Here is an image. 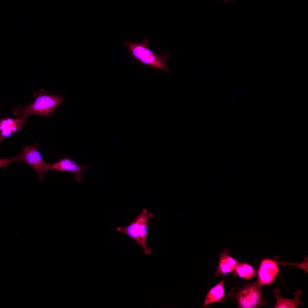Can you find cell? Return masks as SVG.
Here are the masks:
<instances>
[{
	"label": "cell",
	"instance_id": "13",
	"mask_svg": "<svg viewBox=\"0 0 308 308\" xmlns=\"http://www.w3.org/2000/svg\"><path fill=\"white\" fill-rule=\"evenodd\" d=\"M273 260L278 265H288L296 266L302 269L308 273V259L307 256L305 258L303 262L299 263H288L281 261L279 260V257L277 256L274 257Z\"/></svg>",
	"mask_w": 308,
	"mask_h": 308
},
{
	"label": "cell",
	"instance_id": "7",
	"mask_svg": "<svg viewBox=\"0 0 308 308\" xmlns=\"http://www.w3.org/2000/svg\"><path fill=\"white\" fill-rule=\"evenodd\" d=\"M88 167L82 166L72 160L70 157L68 156L64 158H60L56 163L49 164V170H54L59 171L70 172L74 173L76 179L81 181L83 179V171L86 169H89Z\"/></svg>",
	"mask_w": 308,
	"mask_h": 308
},
{
	"label": "cell",
	"instance_id": "4",
	"mask_svg": "<svg viewBox=\"0 0 308 308\" xmlns=\"http://www.w3.org/2000/svg\"><path fill=\"white\" fill-rule=\"evenodd\" d=\"M263 285L258 280L232 288L228 293L238 308H254L267 304L262 296Z\"/></svg>",
	"mask_w": 308,
	"mask_h": 308
},
{
	"label": "cell",
	"instance_id": "2",
	"mask_svg": "<svg viewBox=\"0 0 308 308\" xmlns=\"http://www.w3.org/2000/svg\"><path fill=\"white\" fill-rule=\"evenodd\" d=\"M23 149L19 154L12 157L0 159V168L5 170L11 163L18 161H22L31 166L36 172L38 179L42 181L49 170V164L44 160L39 151L37 143L32 146L23 144Z\"/></svg>",
	"mask_w": 308,
	"mask_h": 308
},
{
	"label": "cell",
	"instance_id": "6",
	"mask_svg": "<svg viewBox=\"0 0 308 308\" xmlns=\"http://www.w3.org/2000/svg\"><path fill=\"white\" fill-rule=\"evenodd\" d=\"M279 271L278 265L273 260H263L257 271L258 281L264 285L269 284L274 280Z\"/></svg>",
	"mask_w": 308,
	"mask_h": 308
},
{
	"label": "cell",
	"instance_id": "12",
	"mask_svg": "<svg viewBox=\"0 0 308 308\" xmlns=\"http://www.w3.org/2000/svg\"><path fill=\"white\" fill-rule=\"evenodd\" d=\"M232 273L234 277L238 276L246 280L255 277L256 275L255 270L251 265L241 262Z\"/></svg>",
	"mask_w": 308,
	"mask_h": 308
},
{
	"label": "cell",
	"instance_id": "10",
	"mask_svg": "<svg viewBox=\"0 0 308 308\" xmlns=\"http://www.w3.org/2000/svg\"><path fill=\"white\" fill-rule=\"evenodd\" d=\"M274 296L277 302L274 307L275 308H296L299 305H301L303 302L300 299L302 294L301 291L297 290L294 293V297L291 299H286L280 295L281 291L279 288L273 290Z\"/></svg>",
	"mask_w": 308,
	"mask_h": 308
},
{
	"label": "cell",
	"instance_id": "3",
	"mask_svg": "<svg viewBox=\"0 0 308 308\" xmlns=\"http://www.w3.org/2000/svg\"><path fill=\"white\" fill-rule=\"evenodd\" d=\"M149 42V40L145 38L141 43L126 41L123 44L128 47L133 57L141 64L152 66L156 70H163L169 73V68L166 64L168 59V54L163 51L160 56H157L148 47Z\"/></svg>",
	"mask_w": 308,
	"mask_h": 308
},
{
	"label": "cell",
	"instance_id": "5",
	"mask_svg": "<svg viewBox=\"0 0 308 308\" xmlns=\"http://www.w3.org/2000/svg\"><path fill=\"white\" fill-rule=\"evenodd\" d=\"M151 212L143 208L137 218L127 226L124 227H117V230L125 234L138 243L144 250L145 253L151 254V250L146 244L148 231V222L153 217Z\"/></svg>",
	"mask_w": 308,
	"mask_h": 308
},
{
	"label": "cell",
	"instance_id": "1",
	"mask_svg": "<svg viewBox=\"0 0 308 308\" xmlns=\"http://www.w3.org/2000/svg\"><path fill=\"white\" fill-rule=\"evenodd\" d=\"M34 101L26 106L16 105L12 112L19 118L26 119L30 114L48 116L52 114L66 97L48 94L41 88L33 94Z\"/></svg>",
	"mask_w": 308,
	"mask_h": 308
},
{
	"label": "cell",
	"instance_id": "11",
	"mask_svg": "<svg viewBox=\"0 0 308 308\" xmlns=\"http://www.w3.org/2000/svg\"><path fill=\"white\" fill-rule=\"evenodd\" d=\"M224 279L210 288L206 294L202 307H205L214 303H220L226 300Z\"/></svg>",
	"mask_w": 308,
	"mask_h": 308
},
{
	"label": "cell",
	"instance_id": "9",
	"mask_svg": "<svg viewBox=\"0 0 308 308\" xmlns=\"http://www.w3.org/2000/svg\"><path fill=\"white\" fill-rule=\"evenodd\" d=\"M219 260L218 265L214 275L218 276L220 274L224 275L232 272L241 262L230 256L228 250L225 248L223 251L219 254Z\"/></svg>",
	"mask_w": 308,
	"mask_h": 308
},
{
	"label": "cell",
	"instance_id": "8",
	"mask_svg": "<svg viewBox=\"0 0 308 308\" xmlns=\"http://www.w3.org/2000/svg\"><path fill=\"white\" fill-rule=\"evenodd\" d=\"M26 121V119L20 118H1L0 120V143H1L6 138L20 130Z\"/></svg>",
	"mask_w": 308,
	"mask_h": 308
}]
</instances>
